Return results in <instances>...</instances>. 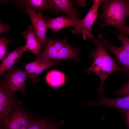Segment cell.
<instances>
[{
    "mask_svg": "<svg viewBox=\"0 0 129 129\" xmlns=\"http://www.w3.org/2000/svg\"><path fill=\"white\" fill-rule=\"evenodd\" d=\"M92 40L97 47L96 50H92L89 55V57L93 59L92 65L84 70L88 74L93 72L99 76L101 81V85L96 91L98 93H103L104 82L109 75L114 71H122L117 65L116 59L108 53L105 46L101 43Z\"/></svg>",
    "mask_w": 129,
    "mask_h": 129,
    "instance_id": "cell-1",
    "label": "cell"
},
{
    "mask_svg": "<svg viewBox=\"0 0 129 129\" xmlns=\"http://www.w3.org/2000/svg\"><path fill=\"white\" fill-rule=\"evenodd\" d=\"M101 18L103 23L99 27L103 29L108 26L117 28L121 33H124L125 20L129 15V0H103Z\"/></svg>",
    "mask_w": 129,
    "mask_h": 129,
    "instance_id": "cell-2",
    "label": "cell"
},
{
    "mask_svg": "<svg viewBox=\"0 0 129 129\" xmlns=\"http://www.w3.org/2000/svg\"><path fill=\"white\" fill-rule=\"evenodd\" d=\"M36 55L37 59L45 57L56 62L67 59H78V51L69 44L66 37L62 40L46 37L44 50L39 51Z\"/></svg>",
    "mask_w": 129,
    "mask_h": 129,
    "instance_id": "cell-3",
    "label": "cell"
},
{
    "mask_svg": "<svg viewBox=\"0 0 129 129\" xmlns=\"http://www.w3.org/2000/svg\"><path fill=\"white\" fill-rule=\"evenodd\" d=\"M2 85L6 94L11 97H13L14 94L20 91L25 92V81L27 74L25 71L16 66L4 73L3 74Z\"/></svg>",
    "mask_w": 129,
    "mask_h": 129,
    "instance_id": "cell-4",
    "label": "cell"
},
{
    "mask_svg": "<svg viewBox=\"0 0 129 129\" xmlns=\"http://www.w3.org/2000/svg\"><path fill=\"white\" fill-rule=\"evenodd\" d=\"M91 8L85 17L80 20L78 26L74 27L72 32L73 34L81 32L84 40L94 36L91 33V27L98 17L97 11L103 0H94Z\"/></svg>",
    "mask_w": 129,
    "mask_h": 129,
    "instance_id": "cell-5",
    "label": "cell"
},
{
    "mask_svg": "<svg viewBox=\"0 0 129 129\" xmlns=\"http://www.w3.org/2000/svg\"><path fill=\"white\" fill-rule=\"evenodd\" d=\"M33 121L16 106L7 118L0 123V129H27Z\"/></svg>",
    "mask_w": 129,
    "mask_h": 129,
    "instance_id": "cell-6",
    "label": "cell"
},
{
    "mask_svg": "<svg viewBox=\"0 0 129 129\" xmlns=\"http://www.w3.org/2000/svg\"><path fill=\"white\" fill-rule=\"evenodd\" d=\"M94 40L103 44L107 50H109L114 54L122 72L129 78V53L121 47H117L113 45L110 41L105 39L102 34L95 36Z\"/></svg>",
    "mask_w": 129,
    "mask_h": 129,
    "instance_id": "cell-7",
    "label": "cell"
},
{
    "mask_svg": "<svg viewBox=\"0 0 129 129\" xmlns=\"http://www.w3.org/2000/svg\"><path fill=\"white\" fill-rule=\"evenodd\" d=\"M20 8L24 10L30 17L37 38L40 43V50L43 51L46 46V34L48 29L41 13H36L27 7H22Z\"/></svg>",
    "mask_w": 129,
    "mask_h": 129,
    "instance_id": "cell-8",
    "label": "cell"
},
{
    "mask_svg": "<svg viewBox=\"0 0 129 129\" xmlns=\"http://www.w3.org/2000/svg\"><path fill=\"white\" fill-rule=\"evenodd\" d=\"M56 62L45 57L37 59L34 61L26 64L25 66V71L28 77L36 83L39 81L38 76L44 71L52 66H57Z\"/></svg>",
    "mask_w": 129,
    "mask_h": 129,
    "instance_id": "cell-9",
    "label": "cell"
},
{
    "mask_svg": "<svg viewBox=\"0 0 129 129\" xmlns=\"http://www.w3.org/2000/svg\"><path fill=\"white\" fill-rule=\"evenodd\" d=\"M99 94V98L97 101L87 102H86V104L89 106L93 105L97 107L107 106L116 108L122 111H129V95L110 99L106 97L103 93Z\"/></svg>",
    "mask_w": 129,
    "mask_h": 129,
    "instance_id": "cell-10",
    "label": "cell"
},
{
    "mask_svg": "<svg viewBox=\"0 0 129 129\" xmlns=\"http://www.w3.org/2000/svg\"><path fill=\"white\" fill-rule=\"evenodd\" d=\"M48 29L53 30L56 33L59 30L66 27L73 26L74 27L78 25L80 20H76L63 15L54 18L47 16L44 17Z\"/></svg>",
    "mask_w": 129,
    "mask_h": 129,
    "instance_id": "cell-11",
    "label": "cell"
},
{
    "mask_svg": "<svg viewBox=\"0 0 129 129\" xmlns=\"http://www.w3.org/2000/svg\"><path fill=\"white\" fill-rule=\"evenodd\" d=\"M18 102L14 97H11L6 94L1 82L0 85V120L3 122L9 115Z\"/></svg>",
    "mask_w": 129,
    "mask_h": 129,
    "instance_id": "cell-12",
    "label": "cell"
},
{
    "mask_svg": "<svg viewBox=\"0 0 129 129\" xmlns=\"http://www.w3.org/2000/svg\"><path fill=\"white\" fill-rule=\"evenodd\" d=\"M52 12H61L66 13L70 18L78 20L79 16L72 1L68 0H50Z\"/></svg>",
    "mask_w": 129,
    "mask_h": 129,
    "instance_id": "cell-13",
    "label": "cell"
},
{
    "mask_svg": "<svg viewBox=\"0 0 129 129\" xmlns=\"http://www.w3.org/2000/svg\"><path fill=\"white\" fill-rule=\"evenodd\" d=\"M13 2L20 8L27 7L34 11L38 10L41 13L43 11L52 12L50 0H16Z\"/></svg>",
    "mask_w": 129,
    "mask_h": 129,
    "instance_id": "cell-14",
    "label": "cell"
},
{
    "mask_svg": "<svg viewBox=\"0 0 129 129\" xmlns=\"http://www.w3.org/2000/svg\"><path fill=\"white\" fill-rule=\"evenodd\" d=\"M27 51L26 47L25 45L14 49L10 53L0 64V75L11 69L14 64L18 62L19 58L21 54Z\"/></svg>",
    "mask_w": 129,
    "mask_h": 129,
    "instance_id": "cell-15",
    "label": "cell"
},
{
    "mask_svg": "<svg viewBox=\"0 0 129 129\" xmlns=\"http://www.w3.org/2000/svg\"><path fill=\"white\" fill-rule=\"evenodd\" d=\"M22 33L24 38L26 40L25 45L27 50L28 49L30 52L36 55L39 51L40 46L33 26H29L27 29L23 32Z\"/></svg>",
    "mask_w": 129,
    "mask_h": 129,
    "instance_id": "cell-16",
    "label": "cell"
},
{
    "mask_svg": "<svg viewBox=\"0 0 129 129\" xmlns=\"http://www.w3.org/2000/svg\"><path fill=\"white\" fill-rule=\"evenodd\" d=\"M46 80L47 82L51 86L57 87L64 84L65 81V75L61 72L52 70L47 73Z\"/></svg>",
    "mask_w": 129,
    "mask_h": 129,
    "instance_id": "cell-17",
    "label": "cell"
},
{
    "mask_svg": "<svg viewBox=\"0 0 129 129\" xmlns=\"http://www.w3.org/2000/svg\"><path fill=\"white\" fill-rule=\"evenodd\" d=\"M12 40L8 38L2 37L0 39V60L2 61L9 54L7 48V44Z\"/></svg>",
    "mask_w": 129,
    "mask_h": 129,
    "instance_id": "cell-18",
    "label": "cell"
},
{
    "mask_svg": "<svg viewBox=\"0 0 129 129\" xmlns=\"http://www.w3.org/2000/svg\"><path fill=\"white\" fill-rule=\"evenodd\" d=\"M47 123L46 118H43L40 120L33 121L27 129H45Z\"/></svg>",
    "mask_w": 129,
    "mask_h": 129,
    "instance_id": "cell-19",
    "label": "cell"
},
{
    "mask_svg": "<svg viewBox=\"0 0 129 129\" xmlns=\"http://www.w3.org/2000/svg\"><path fill=\"white\" fill-rule=\"evenodd\" d=\"M118 39L121 42L122 46L121 47L125 51L129 53V38L125 33H121L118 36Z\"/></svg>",
    "mask_w": 129,
    "mask_h": 129,
    "instance_id": "cell-20",
    "label": "cell"
},
{
    "mask_svg": "<svg viewBox=\"0 0 129 129\" xmlns=\"http://www.w3.org/2000/svg\"><path fill=\"white\" fill-rule=\"evenodd\" d=\"M113 94L117 96L129 95V78L128 81L120 89L113 92Z\"/></svg>",
    "mask_w": 129,
    "mask_h": 129,
    "instance_id": "cell-21",
    "label": "cell"
},
{
    "mask_svg": "<svg viewBox=\"0 0 129 129\" xmlns=\"http://www.w3.org/2000/svg\"><path fill=\"white\" fill-rule=\"evenodd\" d=\"M64 121L63 120L59 123H55L52 119L50 118L47 121V125L45 129H58L59 127L64 123Z\"/></svg>",
    "mask_w": 129,
    "mask_h": 129,
    "instance_id": "cell-22",
    "label": "cell"
},
{
    "mask_svg": "<svg viewBox=\"0 0 129 129\" xmlns=\"http://www.w3.org/2000/svg\"><path fill=\"white\" fill-rule=\"evenodd\" d=\"M1 22L0 23V34L5 31L10 30V29L7 25L5 24L3 25L1 23Z\"/></svg>",
    "mask_w": 129,
    "mask_h": 129,
    "instance_id": "cell-23",
    "label": "cell"
},
{
    "mask_svg": "<svg viewBox=\"0 0 129 129\" xmlns=\"http://www.w3.org/2000/svg\"><path fill=\"white\" fill-rule=\"evenodd\" d=\"M75 3L79 6H84L86 5L85 1L84 0H74Z\"/></svg>",
    "mask_w": 129,
    "mask_h": 129,
    "instance_id": "cell-24",
    "label": "cell"
},
{
    "mask_svg": "<svg viewBox=\"0 0 129 129\" xmlns=\"http://www.w3.org/2000/svg\"><path fill=\"white\" fill-rule=\"evenodd\" d=\"M124 32L125 33L127 34L129 36V27L126 26L124 30Z\"/></svg>",
    "mask_w": 129,
    "mask_h": 129,
    "instance_id": "cell-25",
    "label": "cell"
},
{
    "mask_svg": "<svg viewBox=\"0 0 129 129\" xmlns=\"http://www.w3.org/2000/svg\"><path fill=\"white\" fill-rule=\"evenodd\" d=\"M128 119H129V111L128 112Z\"/></svg>",
    "mask_w": 129,
    "mask_h": 129,
    "instance_id": "cell-26",
    "label": "cell"
},
{
    "mask_svg": "<svg viewBox=\"0 0 129 129\" xmlns=\"http://www.w3.org/2000/svg\"></svg>",
    "mask_w": 129,
    "mask_h": 129,
    "instance_id": "cell-27",
    "label": "cell"
}]
</instances>
